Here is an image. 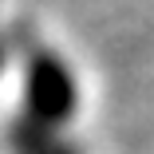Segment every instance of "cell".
<instances>
[{"instance_id": "1", "label": "cell", "mask_w": 154, "mask_h": 154, "mask_svg": "<svg viewBox=\"0 0 154 154\" xmlns=\"http://www.w3.org/2000/svg\"><path fill=\"white\" fill-rule=\"evenodd\" d=\"M24 95H28V115L24 122H32L40 131H55L71 111H75V79L67 63L55 51H44L40 44H28L24 59Z\"/></svg>"}, {"instance_id": "2", "label": "cell", "mask_w": 154, "mask_h": 154, "mask_svg": "<svg viewBox=\"0 0 154 154\" xmlns=\"http://www.w3.org/2000/svg\"><path fill=\"white\" fill-rule=\"evenodd\" d=\"M48 154H79V150H75V146H51Z\"/></svg>"}, {"instance_id": "3", "label": "cell", "mask_w": 154, "mask_h": 154, "mask_svg": "<svg viewBox=\"0 0 154 154\" xmlns=\"http://www.w3.org/2000/svg\"><path fill=\"white\" fill-rule=\"evenodd\" d=\"M0 63H4V48H0Z\"/></svg>"}]
</instances>
